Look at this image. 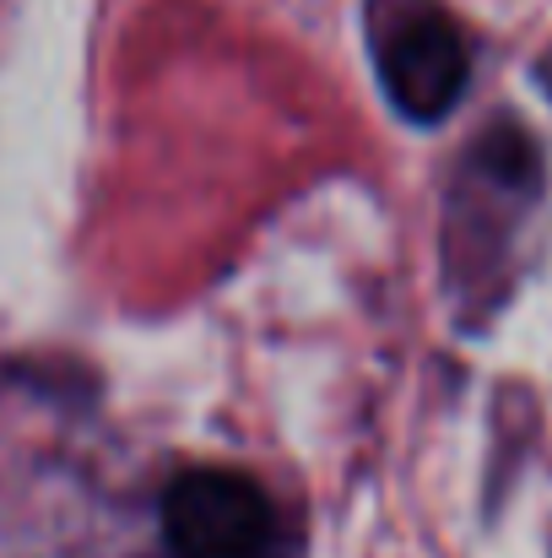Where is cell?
<instances>
[{
	"label": "cell",
	"mask_w": 552,
	"mask_h": 558,
	"mask_svg": "<svg viewBox=\"0 0 552 558\" xmlns=\"http://www.w3.org/2000/svg\"><path fill=\"white\" fill-rule=\"evenodd\" d=\"M368 49L384 82V98L417 120H444L471 82V49L455 16L433 0H373L368 5Z\"/></svg>",
	"instance_id": "obj_1"
},
{
	"label": "cell",
	"mask_w": 552,
	"mask_h": 558,
	"mask_svg": "<svg viewBox=\"0 0 552 558\" xmlns=\"http://www.w3.org/2000/svg\"><path fill=\"white\" fill-rule=\"evenodd\" d=\"M537 195H542V163L531 136L515 125H493L466 153L461 185L450 195V266L461 282L493 277L499 255L510 250Z\"/></svg>",
	"instance_id": "obj_2"
},
{
	"label": "cell",
	"mask_w": 552,
	"mask_h": 558,
	"mask_svg": "<svg viewBox=\"0 0 552 558\" xmlns=\"http://www.w3.org/2000/svg\"><path fill=\"white\" fill-rule=\"evenodd\" d=\"M163 543L174 558H282V521L255 477L195 466L163 494Z\"/></svg>",
	"instance_id": "obj_3"
}]
</instances>
